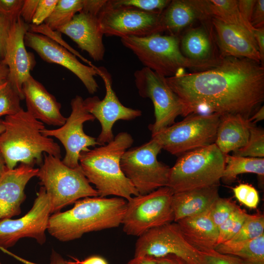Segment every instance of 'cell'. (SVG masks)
Here are the masks:
<instances>
[{
    "instance_id": "obj_10",
    "label": "cell",
    "mask_w": 264,
    "mask_h": 264,
    "mask_svg": "<svg viewBox=\"0 0 264 264\" xmlns=\"http://www.w3.org/2000/svg\"><path fill=\"white\" fill-rule=\"evenodd\" d=\"M174 193L167 186L127 201L122 224L128 235L139 237L148 230L174 222L172 208Z\"/></svg>"
},
{
    "instance_id": "obj_44",
    "label": "cell",
    "mask_w": 264,
    "mask_h": 264,
    "mask_svg": "<svg viewBox=\"0 0 264 264\" xmlns=\"http://www.w3.org/2000/svg\"><path fill=\"white\" fill-rule=\"evenodd\" d=\"M39 0H23L20 17L27 24L32 23Z\"/></svg>"
},
{
    "instance_id": "obj_5",
    "label": "cell",
    "mask_w": 264,
    "mask_h": 264,
    "mask_svg": "<svg viewBox=\"0 0 264 264\" xmlns=\"http://www.w3.org/2000/svg\"><path fill=\"white\" fill-rule=\"evenodd\" d=\"M123 45L132 51L144 66L168 78L183 73L185 69L200 71L217 66L221 59L197 61L186 57L180 48L179 37L156 33L145 37L120 38Z\"/></svg>"
},
{
    "instance_id": "obj_33",
    "label": "cell",
    "mask_w": 264,
    "mask_h": 264,
    "mask_svg": "<svg viewBox=\"0 0 264 264\" xmlns=\"http://www.w3.org/2000/svg\"><path fill=\"white\" fill-rule=\"evenodd\" d=\"M249 214L239 206L219 227L217 245L230 240L240 230Z\"/></svg>"
},
{
    "instance_id": "obj_58",
    "label": "cell",
    "mask_w": 264,
    "mask_h": 264,
    "mask_svg": "<svg viewBox=\"0 0 264 264\" xmlns=\"http://www.w3.org/2000/svg\"><path fill=\"white\" fill-rule=\"evenodd\" d=\"M0 264H1V263H0Z\"/></svg>"
},
{
    "instance_id": "obj_36",
    "label": "cell",
    "mask_w": 264,
    "mask_h": 264,
    "mask_svg": "<svg viewBox=\"0 0 264 264\" xmlns=\"http://www.w3.org/2000/svg\"><path fill=\"white\" fill-rule=\"evenodd\" d=\"M114 6L135 8L144 12L161 14L171 0H109Z\"/></svg>"
},
{
    "instance_id": "obj_18",
    "label": "cell",
    "mask_w": 264,
    "mask_h": 264,
    "mask_svg": "<svg viewBox=\"0 0 264 264\" xmlns=\"http://www.w3.org/2000/svg\"><path fill=\"white\" fill-rule=\"evenodd\" d=\"M28 30L29 24L21 17L13 23L2 60L8 68V81L21 100L24 99L23 84L31 76L30 71L35 65L34 55L25 48L24 36Z\"/></svg>"
},
{
    "instance_id": "obj_30",
    "label": "cell",
    "mask_w": 264,
    "mask_h": 264,
    "mask_svg": "<svg viewBox=\"0 0 264 264\" xmlns=\"http://www.w3.org/2000/svg\"><path fill=\"white\" fill-rule=\"evenodd\" d=\"M205 2L207 14L211 19L242 27L253 33L254 28L243 18L237 0H205Z\"/></svg>"
},
{
    "instance_id": "obj_37",
    "label": "cell",
    "mask_w": 264,
    "mask_h": 264,
    "mask_svg": "<svg viewBox=\"0 0 264 264\" xmlns=\"http://www.w3.org/2000/svg\"><path fill=\"white\" fill-rule=\"evenodd\" d=\"M237 207L238 205L231 199L219 197L210 209L211 219L219 227Z\"/></svg>"
},
{
    "instance_id": "obj_35",
    "label": "cell",
    "mask_w": 264,
    "mask_h": 264,
    "mask_svg": "<svg viewBox=\"0 0 264 264\" xmlns=\"http://www.w3.org/2000/svg\"><path fill=\"white\" fill-rule=\"evenodd\" d=\"M19 95L7 80L0 85V117L15 114L22 109Z\"/></svg>"
},
{
    "instance_id": "obj_47",
    "label": "cell",
    "mask_w": 264,
    "mask_h": 264,
    "mask_svg": "<svg viewBox=\"0 0 264 264\" xmlns=\"http://www.w3.org/2000/svg\"><path fill=\"white\" fill-rule=\"evenodd\" d=\"M107 1V0H84L83 7L81 12L97 17Z\"/></svg>"
},
{
    "instance_id": "obj_49",
    "label": "cell",
    "mask_w": 264,
    "mask_h": 264,
    "mask_svg": "<svg viewBox=\"0 0 264 264\" xmlns=\"http://www.w3.org/2000/svg\"><path fill=\"white\" fill-rule=\"evenodd\" d=\"M154 258L156 264H188L183 259L175 255H167Z\"/></svg>"
},
{
    "instance_id": "obj_20",
    "label": "cell",
    "mask_w": 264,
    "mask_h": 264,
    "mask_svg": "<svg viewBox=\"0 0 264 264\" xmlns=\"http://www.w3.org/2000/svg\"><path fill=\"white\" fill-rule=\"evenodd\" d=\"M39 168L21 164L7 169L0 177V220L11 219L21 213V205L26 198L24 192L28 181L37 176Z\"/></svg>"
},
{
    "instance_id": "obj_34",
    "label": "cell",
    "mask_w": 264,
    "mask_h": 264,
    "mask_svg": "<svg viewBox=\"0 0 264 264\" xmlns=\"http://www.w3.org/2000/svg\"><path fill=\"white\" fill-rule=\"evenodd\" d=\"M233 155L243 157L264 158V131L253 124L250 128L247 143L243 147L233 152Z\"/></svg>"
},
{
    "instance_id": "obj_22",
    "label": "cell",
    "mask_w": 264,
    "mask_h": 264,
    "mask_svg": "<svg viewBox=\"0 0 264 264\" xmlns=\"http://www.w3.org/2000/svg\"><path fill=\"white\" fill-rule=\"evenodd\" d=\"M22 93L27 111L44 124L62 126L66 118L61 112V104L31 75L23 84Z\"/></svg>"
},
{
    "instance_id": "obj_15",
    "label": "cell",
    "mask_w": 264,
    "mask_h": 264,
    "mask_svg": "<svg viewBox=\"0 0 264 264\" xmlns=\"http://www.w3.org/2000/svg\"><path fill=\"white\" fill-rule=\"evenodd\" d=\"M70 105L71 112L65 124L56 129L45 128L42 133L47 137H54L62 143L66 150L63 162L75 168L80 166L79 158L81 152L88 151L89 147L99 145L96 138L87 135L83 130L85 122L94 121L95 118L86 110L83 98L76 95L71 100Z\"/></svg>"
},
{
    "instance_id": "obj_45",
    "label": "cell",
    "mask_w": 264,
    "mask_h": 264,
    "mask_svg": "<svg viewBox=\"0 0 264 264\" xmlns=\"http://www.w3.org/2000/svg\"><path fill=\"white\" fill-rule=\"evenodd\" d=\"M250 24L254 28L264 27V0H256Z\"/></svg>"
},
{
    "instance_id": "obj_42",
    "label": "cell",
    "mask_w": 264,
    "mask_h": 264,
    "mask_svg": "<svg viewBox=\"0 0 264 264\" xmlns=\"http://www.w3.org/2000/svg\"><path fill=\"white\" fill-rule=\"evenodd\" d=\"M23 0H0V13L13 22L20 17Z\"/></svg>"
},
{
    "instance_id": "obj_28",
    "label": "cell",
    "mask_w": 264,
    "mask_h": 264,
    "mask_svg": "<svg viewBox=\"0 0 264 264\" xmlns=\"http://www.w3.org/2000/svg\"><path fill=\"white\" fill-rule=\"evenodd\" d=\"M214 249L239 258L242 264H264V234L247 241L220 244Z\"/></svg>"
},
{
    "instance_id": "obj_1",
    "label": "cell",
    "mask_w": 264,
    "mask_h": 264,
    "mask_svg": "<svg viewBox=\"0 0 264 264\" xmlns=\"http://www.w3.org/2000/svg\"><path fill=\"white\" fill-rule=\"evenodd\" d=\"M166 81L183 106V116L206 111L249 119L264 100V65L246 58H221L211 68Z\"/></svg>"
},
{
    "instance_id": "obj_6",
    "label": "cell",
    "mask_w": 264,
    "mask_h": 264,
    "mask_svg": "<svg viewBox=\"0 0 264 264\" xmlns=\"http://www.w3.org/2000/svg\"><path fill=\"white\" fill-rule=\"evenodd\" d=\"M224 155L215 143L185 153L170 168L168 187L174 194L219 185Z\"/></svg>"
},
{
    "instance_id": "obj_21",
    "label": "cell",
    "mask_w": 264,
    "mask_h": 264,
    "mask_svg": "<svg viewBox=\"0 0 264 264\" xmlns=\"http://www.w3.org/2000/svg\"><path fill=\"white\" fill-rule=\"evenodd\" d=\"M57 31L69 37L94 61H101L105 54L101 31L97 16L80 12L66 25Z\"/></svg>"
},
{
    "instance_id": "obj_2",
    "label": "cell",
    "mask_w": 264,
    "mask_h": 264,
    "mask_svg": "<svg viewBox=\"0 0 264 264\" xmlns=\"http://www.w3.org/2000/svg\"><path fill=\"white\" fill-rule=\"evenodd\" d=\"M127 200L120 197H86L77 200L65 212L50 215L47 231L62 242L80 238L93 231L115 228L122 224Z\"/></svg>"
},
{
    "instance_id": "obj_51",
    "label": "cell",
    "mask_w": 264,
    "mask_h": 264,
    "mask_svg": "<svg viewBox=\"0 0 264 264\" xmlns=\"http://www.w3.org/2000/svg\"><path fill=\"white\" fill-rule=\"evenodd\" d=\"M126 264H156L155 258L149 256L134 257Z\"/></svg>"
},
{
    "instance_id": "obj_55",
    "label": "cell",
    "mask_w": 264,
    "mask_h": 264,
    "mask_svg": "<svg viewBox=\"0 0 264 264\" xmlns=\"http://www.w3.org/2000/svg\"><path fill=\"white\" fill-rule=\"evenodd\" d=\"M7 169L4 160L0 153V177Z\"/></svg>"
},
{
    "instance_id": "obj_50",
    "label": "cell",
    "mask_w": 264,
    "mask_h": 264,
    "mask_svg": "<svg viewBox=\"0 0 264 264\" xmlns=\"http://www.w3.org/2000/svg\"><path fill=\"white\" fill-rule=\"evenodd\" d=\"M49 264H80L77 259H75V261H67L65 260L62 256L52 249L50 256V263Z\"/></svg>"
},
{
    "instance_id": "obj_38",
    "label": "cell",
    "mask_w": 264,
    "mask_h": 264,
    "mask_svg": "<svg viewBox=\"0 0 264 264\" xmlns=\"http://www.w3.org/2000/svg\"><path fill=\"white\" fill-rule=\"evenodd\" d=\"M30 32L37 33L46 36L61 45L76 57L80 58L85 62L88 66L93 67L94 66L91 62L82 56L79 52L73 49L66 43L61 37V33L58 31L53 30L49 28L45 23L39 25H35L32 24H29V30Z\"/></svg>"
},
{
    "instance_id": "obj_13",
    "label": "cell",
    "mask_w": 264,
    "mask_h": 264,
    "mask_svg": "<svg viewBox=\"0 0 264 264\" xmlns=\"http://www.w3.org/2000/svg\"><path fill=\"white\" fill-rule=\"evenodd\" d=\"M97 17L101 31L107 36L122 38L163 33L160 14L131 7L114 6L109 0H107Z\"/></svg>"
},
{
    "instance_id": "obj_23",
    "label": "cell",
    "mask_w": 264,
    "mask_h": 264,
    "mask_svg": "<svg viewBox=\"0 0 264 264\" xmlns=\"http://www.w3.org/2000/svg\"><path fill=\"white\" fill-rule=\"evenodd\" d=\"M205 0H172L160 14L163 32L179 37L197 21H210Z\"/></svg>"
},
{
    "instance_id": "obj_25",
    "label": "cell",
    "mask_w": 264,
    "mask_h": 264,
    "mask_svg": "<svg viewBox=\"0 0 264 264\" xmlns=\"http://www.w3.org/2000/svg\"><path fill=\"white\" fill-rule=\"evenodd\" d=\"M176 222L186 241L198 250L214 249L217 246L219 229L211 219L210 210Z\"/></svg>"
},
{
    "instance_id": "obj_57",
    "label": "cell",
    "mask_w": 264,
    "mask_h": 264,
    "mask_svg": "<svg viewBox=\"0 0 264 264\" xmlns=\"http://www.w3.org/2000/svg\"><path fill=\"white\" fill-rule=\"evenodd\" d=\"M1 62H2V59H1V57H0V64L1 63Z\"/></svg>"
},
{
    "instance_id": "obj_12",
    "label": "cell",
    "mask_w": 264,
    "mask_h": 264,
    "mask_svg": "<svg viewBox=\"0 0 264 264\" xmlns=\"http://www.w3.org/2000/svg\"><path fill=\"white\" fill-rule=\"evenodd\" d=\"M170 254L188 264H202L200 251L186 241L176 222L151 229L139 236L136 242L134 257L156 258Z\"/></svg>"
},
{
    "instance_id": "obj_40",
    "label": "cell",
    "mask_w": 264,
    "mask_h": 264,
    "mask_svg": "<svg viewBox=\"0 0 264 264\" xmlns=\"http://www.w3.org/2000/svg\"><path fill=\"white\" fill-rule=\"evenodd\" d=\"M200 252L202 264H242L239 258L221 253L214 249L202 251Z\"/></svg>"
},
{
    "instance_id": "obj_4",
    "label": "cell",
    "mask_w": 264,
    "mask_h": 264,
    "mask_svg": "<svg viewBox=\"0 0 264 264\" xmlns=\"http://www.w3.org/2000/svg\"><path fill=\"white\" fill-rule=\"evenodd\" d=\"M133 139L127 132L118 133L110 142L80 153L79 162L89 183L98 196L114 195L127 201L139 195L120 167L124 153L132 145Z\"/></svg>"
},
{
    "instance_id": "obj_24",
    "label": "cell",
    "mask_w": 264,
    "mask_h": 264,
    "mask_svg": "<svg viewBox=\"0 0 264 264\" xmlns=\"http://www.w3.org/2000/svg\"><path fill=\"white\" fill-rule=\"evenodd\" d=\"M219 185L175 193L172 196L174 222L209 211L220 197Z\"/></svg>"
},
{
    "instance_id": "obj_48",
    "label": "cell",
    "mask_w": 264,
    "mask_h": 264,
    "mask_svg": "<svg viewBox=\"0 0 264 264\" xmlns=\"http://www.w3.org/2000/svg\"><path fill=\"white\" fill-rule=\"evenodd\" d=\"M253 35L261 55V64L264 65V27L254 28Z\"/></svg>"
},
{
    "instance_id": "obj_7",
    "label": "cell",
    "mask_w": 264,
    "mask_h": 264,
    "mask_svg": "<svg viewBox=\"0 0 264 264\" xmlns=\"http://www.w3.org/2000/svg\"><path fill=\"white\" fill-rule=\"evenodd\" d=\"M36 176L49 198L51 214L81 198L98 196L80 166L70 168L60 158L50 154H44L43 162Z\"/></svg>"
},
{
    "instance_id": "obj_31",
    "label": "cell",
    "mask_w": 264,
    "mask_h": 264,
    "mask_svg": "<svg viewBox=\"0 0 264 264\" xmlns=\"http://www.w3.org/2000/svg\"><path fill=\"white\" fill-rule=\"evenodd\" d=\"M84 0H58L53 11L44 21L51 29L57 31L68 24L74 16L80 12Z\"/></svg>"
},
{
    "instance_id": "obj_9",
    "label": "cell",
    "mask_w": 264,
    "mask_h": 264,
    "mask_svg": "<svg viewBox=\"0 0 264 264\" xmlns=\"http://www.w3.org/2000/svg\"><path fill=\"white\" fill-rule=\"evenodd\" d=\"M162 148L154 139L127 150L120 160V167L139 195L150 193L167 186L170 168L158 161Z\"/></svg>"
},
{
    "instance_id": "obj_3",
    "label": "cell",
    "mask_w": 264,
    "mask_h": 264,
    "mask_svg": "<svg viewBox=\"0 0 264 264\" xmlns=\"http://www.w3.org/2000/svg\"><path fill=\"white\" fill-rule=\"evenodd\" d=\"M4 130L0 134V153L8 169L18 162L33 167L41 165L44 153L61 158L60 146L42 133L44 124L22 109L5 117Z\"/></svg>"
},
{
    "instance_id": "obj_46",
    "label": "cell",
    "mask_w": 264,
    "mask_h": 264,
    "mask_svg": "<svg viewBox=\"0 0 264 264\" xmlns=\"http://www.w3.org/2000/svg\"><path fill=\"white\" fill-rule=\"evenodd\" d=\"M256 1V0H237L238 6L240 12L244 20L250 25L251 19Z\"/></svg>"
},
{
    "instance_id": "obj_56",
    "label": "cell",
    "mask_w": 264,
    "mask_h": 264,
    "mask_svg": "<svg viewBox=\"0 0 264 264\" xmlns=\"http://www.w3.org/2000/svg\"><path fill=\"white\" fill-rule=\"evenodd\" d=\"M4 128L3 120H0V134L4 131Z\"/></svg>"
},
{
    "instance_id": "obj_52",
    "label": "cell",
    "mask_w": 264,
    "mask_h": 264,
    "mask_svg": "<svg viewBox=\"0 0 264 264\" xmlns=\"http://www.w3.org/2000/svg\"><path fill=\"white\" fill-rule=\"evenodd\" d=\"M78 262L80 264H108L104 258L99 256H92L81 261L78 260Z\"/></svg>"
},
{
    "instance_id": "obj_43",
    "label": "cell",
    "mask_w": 264,
    "mask_h": 264,
    "mask_svg": "<svg viewBox=\"0 0 264 264\" xmlns=\"http://www.w3.org/2000/svg\"><path fill=\"white\" fill-rule=\"evenodd\" d=\"M14 22L0 13V56L2 60L4 57L7 41Z\"/></svg>"
},
{
    "instance_id": "obj_53",
    "label": "cell",
    "mask_w": 264,
    "mask_h": 264,
    "mask_svg": "<svg viewBox=\"0 0 264 264\" xmlns=\"http://www.w3.org/2000/svg\"><path fill=\"white\" fill-rule=\"evenodd\" d=\"M8 68L2 62L0 64V85L8 80Z\"/></svg>"
},
{
    "instance_id": "obj_14",
    "label": "cell",
    "mask_w": 264,
    "mask_h": 264,
    "mask_svg": "<svg viewBox=\"0 0 264 264\" xmlns=\"http://www.w3.org/2000/svg\"><path fill=\"white\" fill-rule=\"evenodd\" d=\"M51 215V204L41 186L31 209L21 218L0 220V247L7 249L21 239H34L40 244L46 242L45 231Z\"/></svg>"
},
{
    "instance_id": "obj_11",
    "label": "cell",
    "mask_w": 264,
    "mask_h": 264,
    "mask_svg": "<svg viewBox=\"0 0 264 264\" xmlns=\"http://www.w3.org/2000/svg\"><path fill=\"white\" fill-rule=\"evenodd\" d=\"M134 78L139 95L150 98L154 105L155 121L148 127L152 135L174 124L178 116H183V106L166 77L143 67L134 72Z\"/></svg>"
},
{
    "instance_id": "obj_17",
    "label": "cell",
    "mask_w": 264,
    "mask_h": 264,
    "mask_svg": "<svg viewBox=\"0 0 264 264\" xmlns=\"http://www.w3.org/2000/svg\"><path fill=\"white\" fill-rule=\"evenodd\" d=\"M27 46L36 51L44 61L56 64L67 69L82 82L88 93L93 94L99 88L94 77V67L81 63L76 56L48 37L28 31L24 36Z\"/></svg>"
},
{
    "instance_id": "obj_8",
    "label": "cell",
    "mask_w": 264,
    "mask_h": 264,
    "mask_svg": "<svg viewBox=\"0 0 264 264\" xmlns=\"http://www.w3.org/2000/svg\"><path fill=\"white\" fill-rule=\"evenodd\" d=\"M220 115L218 113L191 114L152 134L164 149L180 156L189 151L214 144Z\"/></svg>"
},
{
    "instance_id": "obj_41",
    "label": "cell",
    "mask_w": 264,
    "mask_h": 264,
    "mask_svg": "<svg viewBox=\"0 0 264 264\" xmlns=\"http://www.w3.org/2000/svg\"><path fill=\"white\" fill-rule=\"evenodd\" d=\"M58 1V0H39L31 24H43L51 14Z\"/></svg>"
},
{
    "instance_id": "obj_29",
    "label": "cell",
    "mask_w": 264,
    "mask_h": 264,
    "mask_svg": "<svg viewBox=\"0 0 264 264\" xmlns=\"http://www.w3.org/2000/svg\"><path fill=\"white\" fill-rule=\"evenodd\" d=\"M225 167L221 178L225 184H230L237 176L244 173L257 175L262 181L264 176V158L224 155Z\"/></svg>"
},
{
    "instance_id": "obj_39",
    "label": "cell",
    "mask_w": 264,
    "mask_h": 264,
    "mask_svg": "<svg viewBox=\"0 0 264 264\" xmlns=\"http://www.w3.org/2000/svg\"><path fill=\"white\" fill-rule=\"evenodd\" d=\"M235 198L246 207L256 208L259 202L257 190L248 184L241 183L233 188Z\"/></svg>"
},
{
    "instance_id": "obj_26",
    "label": "cell",
    "mask_w": 264,
    "mask_h": 264,
    "mask_svg": "<svg viewBox=\"0 0 264 264\" xmlns=\"http://www.w3.org/2000/svg\"><path fill=\"white\" fill-rule=\"evenodd\" d=\"M253 124L241 115H221L214 143L224 155L240 149L247 143Z\"/></svg>"
},
{
    "instance_id": "obj_27",
    "label": "cell",
    "mask_w": 264,
    "mask_h": 264,
    "mask_svg": "<svg viewBox=\"0 0 264 264\" xmlns=\"http://www.w3.org/2000/svg\"><path fill=\"white\" fill-rule=\"evenodd\" d=\"M179 36L180 48L187 58L197 61H211L220 57L216 56L212 26L204 25L190 27Z\"/></svg>"
},
{
    "instance_id": "obj_19",
    "label": "cell",
    "mask_w": 264,
    "mask_h": 264,
    "mask_svg": "<svg viewBox=\"0 0 264 264\" xmlns=\"http://www.w3.org/2000/svg\"><path fill=\"white\" fill-rule=\"evenodd\" d=\"M210 22L220 58H246L261 64V55L253 33L214 18L211 19Z\"/></svg>"
},
{
    "instance_id": "obj_32",
    "label": "cell",
    "mask_w": 264,
    "mask_h": 264,
    "mask_svg": "<svg viewBox=\"0 0 264 264\" xmlns=\"http://www.w3.org/2000/svg\"><path fill=\"white\" fill-rule=\"evenodd\" d=\"M264 234V216L260 213L249 215L238 232L228 242L234 243L257 238Z\"/></svg>"
},
{
    "instance_id": "obj_54",
    "label": "cell",
    "mask_w": 264,
    "mask_h": 264,
    "mask_svg": "<svg viewBox=\"0 0 264 264\" xmlns=\"http://www.w3.org/2000/svg\"><path fill=\"white\" fill-rule=\"evenodd\" d=\"M264 119V107L263 106L249 120L252 123L257 122L263 120Z\"/></svg>"
},
{
    "instance_id": "obj_16",
    "label": "cell",
    "mask_w": 264,
    "mask_h": 264,
    "mask_svg": "<svg viewBox=\"0 0 264 264\" xmlns=\"http://www.w3.org/2000/svg\"><path fill=\"white\" fill-rule=\"evenodd\" d=\"M94 68L104 83L105 96L102 100L96 96L88 97L84 100V104L88 111L100 123L101 131L96 141L101 146L113 139L112 128L116 121L134 119L141 115L142 111L127 107L121 103L112 88L111 75L105 67L95 66Z\"/></svg>"
}]
</instances>
